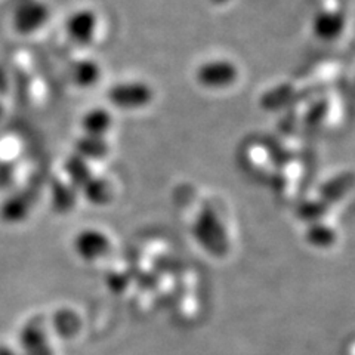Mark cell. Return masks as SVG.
<instances>
[{"label":"cell","instance_id":"cell-11","mask_svg":"<svg viewBox=\"0 0 355 355\" xmlns=\"http://www.w3.org/2000/svg\"><path fill=\"white\" fill-rule=\"evenodd\" d=\"M110 147L105 138L82 135L76 141V154L85 160H101L108 154Z\"/></svg>","mask_w":355,"mask_h":355},{"label":"cell","instance_id":"cell-17","mask_svg":"<svg viewBox=\"0 0 355 355\" xmlns=\"http://www.w3.org/2000/svg\"><path fill=\"white\" fill-rule=\"evenodd\" d=\"M354 184V178L352 176H339L338 180L330 181L324 188H335V190L324 191V194H330V197H339L342 194H345L348 188Z\"/></svg>","mask_w":355,"mask_h":355},{"label":"cell","instance_id":"cell-16","mask_svg":"<svg viewBox=\"0 0 355 355\" xmlns=\"http://www.w3.org/2000/svg\"><path fill=\"white\" fill-rule=\"evenodd\" d=\"M306 239L311 244H314V246L323 248L333 243V240H335V232H333V230L324 227L323 224H320L314 225L309 230V232H306Z\"/></svg>","mask_w":355,"mask_h":355},{"label":"cell","instance_id":"cell-4","mask_svg":"<svg viewBox=\"0 0 355 355\" xmlns=\"http://www.w3.org/2000/svg\"><path fill=\"white\" fill-rule=\"evenodd\" d=\"M151 87L141 82H126L113 86L108 91L110 103L121 110H139L153 101Z\"/></svg>","mask_w":355,"mask_h":355},{"label":"cell","instance_id":"cell-12","mask_svg":"<svg viewBox=\"0 0 355 355\" xmlns=\"http://www.w3.org/2000/svg\"><path fill=\"white\" fill-rule=\"evenodd\" d=\"M53 327L57 335L62 338H73L79 333L82 327V321L79 315L74 314L73 311L61 309L53 317Z\"/></svg>","mask_w":355,"mask_h":355},{"label":"cell","instance_id":"cell-6","mask_svg":"<svg viewBox=\"0 0 355 355\" xmlns=\"http://www.w3.org/2000/svg\"><path fill=\"white\" fill-rule=\"evenodd\" d=\"M19 340L26 355H53L40 320L35 318L27 323L21 331Z\"/></svg>","mask_w":355,"mask_h":355},{"label":"cell","instance_id":"cell-9","mask_svg":"<svg viewBox=\"0 0 355 355\" xmlns=\"http://www.w3.org/2000/svg\"><path fill=\"white\" fill-rule=\"evenodd\" d=\"M343 30V18L338 12H321L314 19V31L323 40H335Z\"/></svg>","mask_w":355,"mask_h":355},{"label":"cell","instance_id":"cell-5","mask_svg":"<svg viewBox=\"0 0 355 355\" xmlns=\"http://www.w3.org/2000/svg\"><path fill=\"white\" fill-rule=\"evenodd\" d=\"M74 248L85 261H95L110 250V240L101 231L85 230L76 237Z\"/></svg>","mask_w":355,"mask_h":355},{"label":"cell","instance_id":"cell-15","mask_svg":"<svg viewBox=\"0 0 355 355\" xmlns=\"http://www.w3.org/2000/svg\"><path fill=\"white\" fill-rule=\"evenodd\" d=\"M53 197V206L60 212H69L70 209L76 205V190L71 185H65L62 182L53 187L52 191Z\"/></svg>","mask_w":355,"mask_h":355},{"label":"cell","instance_id":"cell-18","mask_svg":"<svg viewBox=\"0 0 355 355\" xmlns=\"http://www.w3.org/2000/svg\"><path fill=\"white\" fill-rule=\"evenodd\" d=\"M0 355H17V354L6 347H0Z\"/></svg>","mask_w":355,"mask_h":355},{"label":"cell","instance_id":"cell-13","mask_svg":"<svg viewBox=\"0 0 355 355\" xmlns=\"http://www.w3.org/2000/svg\"><path fill=\"white\" fill-rule=\"evenodd\" d=\"M82 191L92 205H107L111 200V196H113V191H111L108 182L96 176H94L92 180L82 188Z\"/></svg>","mask_w":355,"mask_h":355},{"label":"cell","instance_id":"cell-3","mask_svg":"<svg viewBox=\"0 0 355 355\" xmlns=\"http://www.w3.org/2000/svg\"><path fill=\"white\" fill-rule=\"evenodd\" d=\"M197 82L207 89H227L239 79V69L234 62L227 60L209 61L200 65L196 73Z\"/></svg>","mask_w":355,"mask_h":355},{"label":"cell","instance_id":"cell-14","mask_svg":"<svg viewBox=\"0 0 355 355\" xmlns=\"http://www.w3.org/2000/svg\"><path fill=\"white\" fill-rule=\"evenodd\" d=\"M28 209H30V202L27 197L14 196L9 200H6V203L2 206L0 214H2V218L8 222H18L27 216Z\"/></svg>","mask_w":355,"mask_h":355},{"label":"cell","instance_id":"cell-10","mask_svg":"<svg viewBox=\"0 0 355 355\" xmlns=\"http://www.w3.org/2000/svg\"><path fill=\"white\" fill-rule=\"evenodd\" d=\"M65 172L70 176V182L74 190H82V188L94 178L92 171L87 164V160H85L76 153L67 159Z\"/></svg>","mask_w":355,"mask_h":355},{"label":"cell","instance_id":"cell-19","mask_svg":"<svg viewBox=\"0 0 355 355\" xmlns=\"http://www.w3.org/2000/svg\"><path fill=\"white\" fill-rule=\"evenodd\" d=\"M210 2L218 3V5H224V3H227V2H228V0H210Z\"/></svg>","mask_w":355,"mask_h":355},{"label":"cell","instance_id":"cell-7","mask_svg":"<svg viewBox=\"0 0 355 355\" xmlns=\"http://www.w3.org/2000/svg\"><path fill=\"white\" fill-rule=\"evenodd\" d=\"M113 128V116L105 108H92L82 119L83 135L105 138Z\"/></svg>","mask_w":355,"mask_h":355},{"label":"cell","instance_id":"cell-1","mask_svg":"<svg viewBox=\"0 0 355 355\" xmlns=\"http://www.w3.org/2000/svg\"><path fill=\"white\" fill-rule=\"evenodd\" d=\"M51 10L43 0H18L12 10V27L21 36H33L48 24Z\"/></svg>","mask_w":355,"mask_h":355},{"label":"cell","instance_id":"cell-2","mask_svg":"<svg viewBox=\"0 0 355 355\" xmlns=\"http://www.w3.org/2000/svg\"><path fill=\"white\" fill-rule=\"evenodd\" d=\"M99 19L92 9L74 10L65 19V35L77 46H89L96 39Z\"/></svg>","mask_w":355,"mask_h":355},{"label":"cell","instance_id":"cell-8","mask_svg":"<svg viewBox=\"0 0 355 355\" xmlns=\"http://www.w3.org/2000/svg\"><path fill=\"white\" fill-rule=\"evenodd\" d=\"M101 76H103L101 67H99L96 61L89 60V58L76 61L71 65V70H70V77L73 83L77 87H82V89L96 86L99 79H101Z\"/></svg>","mask_w":355,"mask_h":355}]
</instances>
